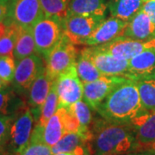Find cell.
Listing matches in <instances>:
<instances>
[{
    "instance_id": "obj_1",
    "label": "cell",
    "mask_w": 155,
    "mask_h": 155,
    "mask_svg": "<svg viewBox=\"0 0 155 155\" xmlns=\"http://www.w3.org/2000/svg\"><path fill=\"white\" fill-rule=\"evenodd\" d=\"M88 142L90 155H119L135 152V130L131 124L98 120Z\"/></svg>"
},
{
    "instance_id": "obj_2",
    "label": "cell",
    "mask_w": 155,
    "mask_h": 155,
    "mask_svg": "<svg viewBox=\"0 0 155 155\" xmlns=\"http://www.w3.org/2000/svg\"><path fill=\"white\" fill-rule=\"evenodd\" d=\"M145 110L138 87L135 82L129 78L119 84L97 111L107 121L131 124L134 119Z\"/></svg>"
},
{
    "instance_id": "obj_3",
    "label": "cell",
    "mask_w": 155,
    "mask_h": 155,
    "mask_svg": "<svg viewBox=\"0 0 155 155\" xmlns=\"http://www.w3.org/2000/svg\"><path fill=\"white\" fill-rule=\"evenodd\" d=\"M31 28L36 52L46 61L63 35L62 25L54 18L44 17L35 22Z\"/></svg>"
},
{
    "instance_id": "obj_4",
    "label": "cell",
    "mask_w": 155,
    "mask_h": 155,
    "mask_svg": "<svg viewBox=\"0 0 155 155\" xmlns=\"http://www.w3.org/2000/svg\"><path fill=\"white\" fill-rule=\"evenodd\" d=\"M78 53L75 45L64 35L59 43L46 59V70L50 77L55 80L63 72L75 66Z\"/></svg>"
},
{
    "instance_id": "obj_5",
    "label": "cell",
    "mask_w": 155,
    "mask_h": 155,
    "mask_svg": "<svg viewBox=\"0 0 155 155\" xmlns=\"http://www.w3.org/2000/svg\"><path fill=\"white\" fill-rule=\"evenodd\" d=\"M35 122V119L29 106H24L14 116L9 141L10 149L13 153L18 155L29 144Z\"/></svg>"
},
{
    "instance_id": "obj_6",
    "label": "cell",
    "mask_w": 155,
    "mask_h": 155,
    "mask_svg": "<svg viewBox=\"0 0 155 155\" xmlns=\"http://www.w3.org/2000/svg\"><path fill=\"white\" fill-rule=\"evenodd\" d=\"M105 18L67 15L62 22L63 33L74 45H85L89 37Z\"/></svg>"
},
{
    "instance_id": "obj_7",
    "label": "cell",
    "mask_w": 155,
    "mask_h": 155,
    "mask_svg": "<svg viewBox=\"0 0 155 155\" xmlns=\"http://www.w3.org/2000/svg\"><path fill=\"white\" fill-rule=\"evenodd\" d=\"M129 79L127 76H103L90 83L83 84V99L91 109L97 110L101 104L115 89Z\"/></svg>"
},
{
    "instance_id": "obj_8",
    "label": "cell",
    "mask_w": 155,
    "mask_h": 155,
    "mask_svg": "<svg viewBox=\"0 0 155 155\" xmlns=\"http://www.w3.org/2000/svg\"><path fill=\"white\" fill-rule=\"evenodd\" d=\"M59 108H69L83 98L84 86L73 66L56 78Z\"/></svg>"
},
{
    "instance_id": "obj_9",
    "label": "cell",
    "mask_w": 155,
    "mask_h": 155,
    "mask_svg": "<svg viewBox=\"0 0 155 155\" xmlns=\"http://www.w3.org/2000/svg\"><path fill=\"white\" fill-rule=\"evenodd\" d=\"M46 67L41 56L35 54L17 62L15 76L13 78L14 88L18 92L28 91L31 84Z\"/></svg>"
},
{
    "instance_id": "obj_10",
    "label": "cell",
    "mask_w": 155,
    "mask_h": 155,
    "mask_svg": "<svg viewBox=\"0 0 155 155\" xmlns=\"http://www.w3.org/2000/svg\"><path fill=\"white\" fill-rule=\"evenodd\" d=\"M96 47L117 59L129 61L144 50L155 49V38L142 41L127 37H119L109 43Z\"/></svg>"
},
{
    "instance_id": "obj_11",
    "label": "cell",
    "mask_w": 155,
    "mask_h": 155,
    "mask_svg": "<svg viewBox=\"0 0 155 155\" xmlns=\"http://www.w3.org/2000/svg\"><path fill=\"white\" fill-rule=\"evenodd\" d=\"M8 17L21 27H32L44 13L40 0H11Z\"/></svg>"
},
{
    "instance_id": "obj_12",
    "label": "cell",
    "mask_w": 155,
    "mask_h": 155,
    "mask_svg": "<svg viewBox=\"0 0 155 155\" xmlns=\"http://www.w3.org/2000/svg\"><path fill=\"white\" fill-rule=\"evenodd\" d=\"M83 50L104 76H127V60L117 59L115 56L98 49L97 47L87 48Z\"/></svg>"
},
{
    "instance_id": "obj_13",
    "label": "cell",
    "mask_w": 155,
    "mask_h": 155,
    "mask_svg": "<svg viewBox=\"0 0 155 155\" xmlns=\"http://www.w3.org/2000/svg\"><path fill=\"white\" fill-rule=\"evenodd\" d=\"M127 24V22L126 21L114 17L104 19L89 37L85 45L96 47L109 43L119 37H122Z\"/></svg>"
},
{
    "instance_id": "obj_14",
    "label": "cell",
    "mask_w": 155,
    "mask_h": 155,
    "mask_svg": "<svg viewBox=\"0 0 155 155\" xmlns=\"http://www.w3.org/2000/svg\"><path fill=\"white\" fill-rule=\"evenodd\" d=\"M131 125L135 130V152L155 141V110H145L133 120Z\"/></svg>"
},
{
    "instance_id": "obj_15",
    "label": "cell",
    "mask_w": 155,
    "mask_h": 155,
    "mask_svg": "<svg viewBox=\"0 0 155 155\" xmlns=\"http://www.w3.org/2000/svg\"><path fill=\"white\" fill-rule=\"evenodd\" d=\"M55 80L48 75L45 67L28 90V106L30 107L35 119L37 122L41 115V108L47 99L52 85Z\"/></svg>"
},
{
    "instance_id": "obj_16",
    "label": "cell",
    "mask_w": 155,
    "mask_h": 155,
    "mask_svg": "<svg viewBox=\"0 0 155 155\" xmlns=\"http://www.w3.org/2000/svg\"><path fill=\"white\" fill-rule=\"evenodd\" d=\"M122 37L147 41L155 38V24L148 15L140 10L128 22Z\"/></svg>"
},
{
    "instance_id": "obj_17",
    "label": "cell",
    "mask_w": 155,
    "mask_h": 155,
    "mask_svg": "<svg viewBox=\"0 0 155 155\" xmlns=\"http://www.w3.org/2000/svg\"><path fill=\"white\" fill-rule=\"evenodd\" d=\"M155 73V49H146L128 61L127 77L132 80Z\"/></svg>"
},
{
    "instance_id": "obj_18",
    "label": "cell",
    "mask_w": 155,
    "mask_h": 155,
    "mask_svg": "<svg viewBox=\"0 0 155 155\" xmlns=\"http://www.w3.org/2000/svg\"><path fill=\"white\" fill-rule=\"evenodd\" d=\"M108 5L105 0H71L68 15L105 18Z\"/></svg>"
},
{
    "instance_id": "obj_19",
    "label": "cell",
    "mask_w": 155,
    "mask_h": 155,
    "mask_svg": "<svg viewBox=\"0 0 155 155\" xmlns=\"http://www.w3.org/2000/svg\"><path fill=\"white\" fill-rule=\"evenodd\" d=\"M143 4V0H109L107 3L111 17L126 22L141 10Z\"/></svg>"
},
{
    "instance_id": "obj_20",
    "label": "cell",
    "mask_w": 155,
    "mask_h": 155,
    "mask_svg": "<svg viewBox=\"0 0 155 155\" xmlns=\"http://www.w3.org/2000/svg\"><path fill=\"white\" fill-rule=\"evenodd\" d=\"M35 54H37L31 27L19 26L17 41L14 48V58L19 61Z\"/></svg>"
},
{
    "instance_id": "obj_21",
    "label": "cell",
    "mask_w": 155,
    "mask_h": 155,
    "mask_svg": "<svg viewBox=\"0 0 155 155\" xmlns=\"http://www.w3.org/2000/svg\"><path fill=\"white\" fill-rule=\"evenodd\" d=\"M67 134L61 109L59 108L55 114L50 118L44 126L43 140L49 147H53Z\"/></svg>"
},
{
    "instance_id": "obj_22",
    "label": "cell",
    "mask_w": 155,
    "mask_h": 155,
    "mask_svg": "<svg viewBox=\"0 0 155 155\" xmlns=\"http://www.w3.org/2000/svg\"><path fill=\"white\" fill-rule=\"evenodd\" d=\"M75 67L78 75L83 84L93 82L104 76L84 50L78 55Z\"/></svg>"
},
{
    "instance_id": "obj_23",
    "label": "cell",
    "mask_w": 155,
    "mask_h": 155,
    "mask_svg": "<svg viewBox=\"0 0 155 155\" xmlns=\"http://www.w3.org/2000/svg\"><path fill=\"white\" fill-rule=\"evenodd\" d=\"M69 109L72 110L74 116H76L80 124L81 131L78 134H80L87 142H89L92 136L91 130L90 127V124L92 120L91 107L84 100L81 99L74 103L71 107H69Z\"/></svg>"
},
{
    "instance_id": "obj_24",
    "label": "cell",
    "mask_w": 155,
    "mask_h": 155,
    "mask_svg": "<svg viewBox=\"0 0 155 155\" xmlns=\"http://www.w3.org/2000/svg\"><path fill=\"white\" fill-rule=\"evenodd\" d=\"M139 90L141 104L147 110H155V73L134 80Z\"/></svg>"
},
{
    "instance_id": "obj_25",
    "label": "cell",
    "mask_w": 155,
    "mask_h": 155,
    "mask_svg": "<svg viewBox=\"0 0 155 155\" xmlns=\"http://www.w3.org/2000/svg\"><path fill=\"white\" fill-rule=\"evenodd\" d=\"M45 17L54 18L62 23L68 15L71 0H40Z\"/></svg>"
},
{
    "instance_id": "obj_26",
    "label": "cell",
    "mask_w": 155,
    "mask_h": 155,
    "mask_svg": "<svg viewBox=\"0 0 155 155\" xmlns=\"http://www.w3.org/2000/svg\"><path fill=\"white\" fill-rule=\"evenodd\" d=\"M24 106L23 101L18 97L12 90L6 88L0 91L1 116H15Z\"/></svg>"
},
{
    "instance_id": "obj_27",
    "label": "cell",
    "mask_w": 155,
    "mask_h": 155,
    "mask_svg": "<svg viewBox=\"0 0 155 155\" xmlns=\"http://www.w3.org/2000/svg\"><path fill=\"white\" fill-rule=\"evenodd\" d=\"M88 142L78 133H67L62 138L53 146V154L59 153H72L78 148L87 146Z\"/></svg>"
},
{
    "instance_id": "obj_28",
    "label": "cell",
    "mask_w": 155,
    "mask_h": 155,
    "mask_svg": "<svg viewBox=\"0 0 155 155\" xmlns=\"http://www.w3.org/2000/svg\"><path fill=\"white\" fill-rule=\"evenodd\" d=\"M58 109H59V96H58L55 80L52 85V88L50 90L49 94L48 96L47 99L45 100L44 104L41 108V115L39 117L38 122L36 123L44 127L48 121L55 114Z\"/></svg>"
},
{
    "instance_id": "obj_29",
    "label": "cell",
    "mask_w": 155,
    "mask_h": 155,
    "mask_svg": "<svg viewBox=\"0 0 155 155\" xmlns=\"http://www.w3.org/2000/svg\"><path fill=\"white\" fill-rule=\"evenodd\" d=\"M19 26L15 22L9 20L8 30L6 34L0 39V55L13 56L14 48L17 41V32Z\"/></svg>"
},
{
    "instance_id": "obj_30",
    "label": "cell",
    "mask_w": 155,
    "mask_h": 155,
    "mask_svg": "<svg viewBox=\"0 0 155 155\" xmlns=\"http://www.w3.org/2000/svg\"><path fill=\"white\" fill-rule=\"evenodd\" d=\"M17 67V61L13 56L0 55V78L11 84L13 81Z\"/></svg>"
},
{
    "instance_id": "obj_31",
    "label": "cell",
    "mask_w": 155,
    "mask_h": 155,
    "mask_svg": "<svg viewBox=\"0 0 155 155\" xmlns=\"http://www.w3.org/2000/svg\"><path fill=\"white\" fill-rule=\"evenodd\" d=\"M14 116H1L0 115V155L2 154L6 146L10 141L11 127Z\"/></svg>"
},
{
    "instance_id": "obj_32",
    "label": "cell",
    "mask_w": 155,
    "mask_h": 155,
    "mask_svg": "<svg viewBox=\"0 0 155 155\" xmlns=\"http://www.w3.org/2000/svg\"><path fill=\"white\" fill-rule=\"evenodd\" d=\"M62 114L63 122L66 132L67 133H80L81 127L80 124L69 108H60Z\"/></svg>"
},
{
    "instance_id": "obj_33",
    "label": "cell",
    "mask_w": 155,
    "mask_h": 155,
    "mask_svg": "<svg viewBox=\"0 0 155 155\" xmlns=\"http://www.w3.org/2000/svg\"><path fill=\"white\" fill-rule=\"evenodd\" d=\"M18 155H53L52 148L44 142H29Z\"/></svg>"
},
{
    "instance_id": "obj_34",
    "label": "cell",
    "mask_w": 155,
    "mask_h": 155,
    "mask_svg": "<svg viewBox=\"0 0 155 155\" xmlns=\"http://www.w3.org/2000/svg\"><path fill=\"white\" fill-rule=\"evenodd\" d=\"M141 10L144 11L148 15L152 22L155 24V0L145 1Z\"/></svg>"
},
{
    "instance_id": "obj_35",
    "label": "cell",
    "mask_w": 155,
    "mask_h": 155,
    "mask_svg": "<svg viewBox=\"0 0 155 155\" xmlns=\"http://www.w3.org/2000/svg\"><path fill=\"white\" fill-rule=\"evenodd\" d=\"M10 2H0V22H5L8 18Z\"/></svg>"
},
{
    "instance_id": "obj_36",
    "label": "cell",
    "mask_w": 155,
    "mask_h": 155,
    "mask_svg": "<svg viewBox=\"0 0 155 155\" xmlns=\"http://www.w3.org/2000/svg\"><path fill=\"white\" fill-rule=\"evenodd\" d=\"M8 30V22H0V39L2 38Z\"/></svg>"
},
{
    "instance_id": "obj_37",
    "label": "cell",
    "mask_w": 155,
    "mask_h": 155,
    "mask_svg": "<svg viewBox=\"0 0 155 155\" xmlns=\"http://www.w3.org/2000/svg\"><path fill=\"white\" fill-rule=\"evenodd\" d=\"M9 84H10L5 82L4 79H2V78H0V91H3V90H5L6 88H8Z\"/></svg>"
},
{
    "instance_id": "obj_38",
    "label": "cell",
    "mask_w": 155,
    "mask_h": 155,
    "mask_svg": "<svg viewBox=\"0 0 155 155\" xmlns=\"http://www.w3.org/2000/svg\"><path fill=\"white\" fill-rule=\"evenodd\" d=\"M143 151H151V152H154L155 153V141H153V143H151L148 146H147L144 148ZM142 151V152H143Z\"/></svg>"
},
{
    "instance_id": "obj_39",
    "label": "cell",
    "mask_w": 155,
    "mask_h": 155,
    "mask_svg": "<svg viewBox=\"0 0 155 155\" xmlns=\"http://www.w3.org/2000/svg\"><path fill=\"white\" fill-rule=\"evenodd\" d=\"M137 155H155L154 152H151V151H143L142 153H138Z\"/></svg>"
},
{
    "instance_id": "obj_40",
    "label": "cell",
    "mask_w": 155,
    "mask_h": 155,
    "mask_svg": "<svg viewBox=\"0 0 155 155\" xmlns=\"http://www.w3.org/2000/svg\"><path fill=\"white\" fill-rule=\"evenodd\" d=\"M138 153L136 152H131V153H124V154H119V155H137Z\"/></svg>"
},
{
    "instance_id": "obj_41",
    "label": "cell",
    "mask_w": 155,
    "mask_h": 155,
    "mask_svg": "<svg viewBox=\"0 0 155 155\" xmlns=\"http://www.w3.org/2000/svg\"><path fill=\"white\" fill-rule=\"evenodd\" d=\"M0 2H11V0H0Z\"/></svg>"
},
{
    "instance_id": "obj_42",
    "label": "cell",
    "mask_w": 155,
    "mask_h": 155,
    "mask_svg": "<svg viewBox=\"0 0 155 155\" xmlns=\"http://www.w3.org/2000/svg\"><path fill=\"white\" fill-rule=\"evenodd\" d=\"M7 155H17V154H16V153H9V154H7Z\"/></svg>"
},
{
    "instance_id": "obj_43",
    "label": "cell",
    "mask_w": 155,
    "mask_h": 155,
    "mask_svg": "<svg viewBox=\"0 0 155 155\" xmlns=\"http://www.w3.org/2000/svg\"><path fill=\"white\" fill-rule=\"evenodd\" d=\"M143 1H144V2H145V1H147V0H143Z\"/></svg>"
}]
</instances>
